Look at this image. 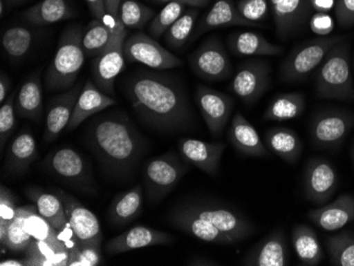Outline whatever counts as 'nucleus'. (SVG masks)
Masks as SVG:
<instances>
[{"label":"nucleus","instance_id":"1","mask_svg":"<svg viewBox=\"0 0 354 266\" xmlns=\"http://www.w3.org/2000/svg\"><path fill=\"white\" fill-rule=\"evenodd\" d=\"M124 96L143 124L162 134L192 130L196 122L186 87L175 75L137 70L122 81Z\"/></svg>","mask_w":354,"mask_h":266},{"label":"nucleus","instance_id":"2","mask_svg":"<svg viewBox=\"0 0 354 266\" xmlns=\"http://www.w3.org/2000/svg\"><path fill=\"white\" fill-rule=\"evenodd\" d=\"M168 220L177 229L207 243L230 245L256 232V226L243 212L214 200L180 202L169 212Z\"/></svg>","mask_w":354,"mask_h":266},{"label":"nucleus","instance_id":"3","mask_svg":"<svg viewBox=\"0 0 354 266\" xmlns=\"http://www.w3.org/2000/svg\"><path fill=\"white\" fill-rule=\"evenodd\" d=\"M85 136L103 168L117 178L135 170L147 149L139 131L120 111L97 117Z\"/></svg>","mask_w":354,"mask_h":266},{"label":"nucleus","instance_id":"4","mask_svg":"<svg viewBox=\"0 0 354 266\" xmlns=\"http://www.w3.org/2000/svg\"><path fill=\"white\" fill-rule=\"evenodd\" d=\"M314 84L317 98L354 102L353 71L348 39L330 50L314 73Z\"/></svg>","mask_w":354,"mask_h":266},{"label":"nucleus","instance_id":"5","mask_svg":"<svg viewBox=\"0 0 354 266\" xmlns=\"http://www.w3.org/2000/svg\"><path fill=\"white\" fill-rule=\"evenodd\" d=\"M83 33L82 28L77 25L64 31L46 73L48 91H68L75 85L86 59L82 46Z\"/></svg>","mask_w":354,"mask_h":266},{"label":"nucleus","instance_id":"6","mask_svg":"<svg viewBox=\"0 0 354 266\" xmlns=\"http://www.w3.org/2000/svg\"><path fill=\"white\" fill-rule=\"evenodd\" d=\"M348 39L347 35L319 37L298 45L286 57L280 67V77L284 82L307 80L323 63L334 46Z\"/></svg>","mask_w":354,"mask_h":266},{"label":"nucleus","instance_id":"7","mask_svg":"<svg viewBox=\"0 0 354 266\" xmlns=\"http://www.w3.org/2000/svg\"><path fill=\"white\" fill-rule=\"evenodd\" d=\"M189 170L190 164L172 151L149 160L142 171L148 200L152 204L164 200Z\"/></svg>","mask_w":354,"mask_h":266},{"label":"nucleus","instance_id":"8","mask_svg":"<svg viewBox=\"0 0 354 266\" xmlns=\"http://www.w3.org/2000/svg\"><path fill=\"white\" fill-rule=\"evenodd\" d=\"M354 126V113L344 108L320 109L310 121V138L318 150L337 151Z\"/></svg>","mask_w":354,"mask_h":266},{"label":"nucleus","instance_id":"9","mask_svg":"<svg viewBox=\"0 0 354 266\" xmlns=\"http://www.w3.org/2000/svg\"><path fill=\"white\" fill-rule=\"evenodd\" d=\"M188 63L194 75L208 82L227 80L234 73L227 50L216 35L205 39L189 55Z\"/></svg>","mask_w":354,"mask_h":266},{"label":"nucleus","instance_id":"10","mask_svg":"<svg viewBox=\"0 0 354 266\" xmlns=\"http://www.w3.org/2000/svg\"><path fill=\"white\" fill-rule=\"evenodd\" d=\"M270 73L272 67L266 59H246L232 77L230 91L244 104L254 105L270 88Z\"/></svg>","mask_w":354,"mask_h":266},{"label":"nucleus","instance_id":"11","mask_svg":"<svg viewBox=\"0 0 354 266\" xmlns=\"http://www.w3.org/2000/svg\"><path fill=\"white\" fill-rule=\"evenodd\" d=\"M125 59L132 63H140L155 70L182 66L183 61L162 47L156 39L145 33H134L125 39L123 44Z\"/></svg>","mask_w":354,"mask_h":266},{"label":"nucleus","instance_id":"12","mask_svg":"<svg viewBox=\"0 0 354 266\" xmlns=\"http://www.w3.org/2000/svg\"><path fill=\"white\" fill-rule=\"evenodd\" d=\"M276 35L282 41L304 32L312 15L311 0H270Z\"/></svg>","mask_w":354,"mask_h":266},{"label":"nucleus","instance_id":"13","mask_svg":"<svg viewBox=\"0 0 354 266\" xmlns=\"http://www.w3.org/2000/svg\"><path fill=\"white\" fill-rule=\"evenodd\" d=\"M55 192L63 202L67 221L77 242L101 249L103 234L98 218L71 194L62 190H55Z\"/></svg>","mask_w":354,"mask_h":266},{"label":"nucleus","instance_id":"14","mask_svg":"<svg viewBox=\"0 0 354 266\" xmlns=\"http://www.w3.org/2000/svg\"><path fill=\"white\" fill-rule=\"evenodd\" d=\"M194 97L209 132L214 138H220L234 111V99L205 85L196 86Z\"/></svg>","mask_w":354,"mask_h":266},{"label":"nucleus","instance_id":"15","mask_svg":"<svg viewBox=\"0 0 354 266\" xmlns=\"http://www.w3.org/2000/svg\"><path fill=\"white\" fill-rule=\"evenodd\" d=\"M127 39L125 28L119 30L111 39L109 47L98 57H95L91 65V73L95 84L109 96H115V80L124 67L123 44Z\"/></svg>","mask_w":354,"mask_h":266},{"label":"nucleus","instance_id":"16","mask_svg":"<svg viewBox=\"0 0 354 266\" xmlns=\"http://www.w3.org/2000/svg\"><path fill=\"white\" fill-rule=\"evenodd\" d=\"M339 187V174L329 160L310 158L304 174V194L315 205L327 204Z\"/></svg>","mask_w":354,"mask_h":266},{"label":"nucleus","instance_id":"17","mask_svg":"<svg viewBox=\"0 0 354 266\" xmlns=\"http://www.w3.org/2000/svg\"><path fill=\"white\" fill-rule=\"evenodd\" d=\"M43 167L59 180L85 186L89 182V171L84 158L71 148H61L53 151L44 160Z\"/></svg>","mask_w":354,"mask_h":266},{"label":"nucleus","instance_id":"18","mask_svg":"<svg viewBox=\"0 0 354 266\" xmlns=\"http://www.w3.org/2000/svg\"><path fill=\"white\" fill-rule=\"evenodd\" d=\"M227 144L225 142H206L194 138H180L178 150L180 156L190 166H194L209 176L220 173L221 162Z\"/></svg>","mask_w":354,"mask_h":266},{"label":"nucleus","instance_id":"19","mask_svg":"<svg viewBox=\"0 0 354 266\" xmlns=\"http://www.w3.org/2000/svg\"><path fill=\"white\" fill-rule=\"evenodd\" d=\"M288 240L281 228L272 230L252 246L242 260L246 266H286L288 264Z\"/></svg>","mask_w":354,"mask_h":266},{"label":"nucleus","instance_id":"20","mask_svg":"<svg viewBox=\"0 0 354 266\" xmlns=\"http://www.w3.org/2000/svg\"><path fill=\"white\" fill-rule=\"evenodd\" d=\"M83 86L82 83H77L68 91L61 93L59 96H55L48 102L45 133H44V139L46 142H55L59 138L62 132L67 129Z\"/></svg>","mask_w":354,"mask_h":266},{"label":"nucleus","instance_id":"21","mask_svg":"<svg viewBox=\"0 0 354 266\" xmlns=\"http://www.w3.org/2000/svg\"><path fill=\"white\" fill-rule=\"evenodd\" d=\"M174 241L175 238L168 232L146 226H135L107 242L105 250L109 256H115L138 248L166 245Z\"/></svg>","mask_w":354,"mask_h":266},{"label":"nucleus","instance_id":"22","mask_svg":"<svg viewBox=\"0 0 354 266\" xmlns=\"http://www.w3.org/2000/svg\"><path fill=\"white\" fill-rule=\"evenodd\" d=\"M224 27L257 28V26L242 17L234 0H216L212 7L198 19L189 41L193 43L201 35Z\"/></svg>","mask_w":354,"mask_h":266},{"label":"nucleus","instance_id":"23","mask_svg":"<svg viewBox=\"0 0 354 266\" xmlns=\"http://www.w3.org/2000/svg\"><path fill=\"white\" fill-rule=\"evenodd\" d=\"M307 218L325 231L343 229L348 224L354 222V196L342 194L332 202L309 210Z\"/></svg>","mask_w":354,"mask_h":266},{"label":"nucleus","instance_id":"24","mask_svg":"<svg viewBox=\"0 0 354 266\" xmlns=\"http://www.w3.org/2000/svg\"><path fill=\"white\" fill-rule=\"evenodd\" d=\"M227 138L236 152L248 158H268L270 155L258 131L240 112L232 117Z\"/></svg>","mask_w":354,"mask_h":266},{"label":"nucleus","instance_id":"25","mask_svg":"<svg viewBox=\"0 0 354 266\" xmlns=\"http://www.w3.org/2000/svg\"><path fill=\"white\" fill-rule=\"evenodd\" d=\"M116 100L111 96L103 93L93 80L88 79L80 93L79 98L75 103L73 116L69 121V131L75 130L81 123L84 122L89 117L103 112L109 107L114 106Z\"/></svg>","mask_w":354,"mask_h":266},{"label":"nucleus","instance_id":"26","mask_svg":"<svg viewBox=\"0 0 354 266\" xmlns=\"http://www.w3.org/2000/svg\"><path fill=\"white\" fill-rule=\"evenodd\" d=\"M228 49L236 57H276L282 55L281 46L268 41L263 35L252 31H236L227 39Z\"/></svg>","mask_w":354,"mask_h":266},{"label":"nucleus","instance_id":"27","mask_svg":"<svg viewBox=\"0 0 354 266\" xmlns=\"http://www.w3.org/2000/svg\"><path fill=\"white\" fill-rule=\"evenodd\" d=\"M264 144L270 152L291 164L298 162L304 151V144L297 133L286 126H276L266 131Z\"/></svg>","mask_w":354,"mask_h":266},{"label":"nucleus","instance_id":"28","mask_svg":"<svg viewBox=\"0 0 354 266\" xmlns=\"http://www.w3.org/2000/svg\"><path fill=\"white\" fill-rule=\"evenodd\" d=\"M37 158V142L29 131H23L15 137L7 151L6 171L14 175H21L29 170Z\"/></svg>","mask_w":354,"mask_h":266},{"label":"nucleus","instance_id":"29","mask_svg":"<svg viewBox=\"0 0 354 266\" xmlns=\"http://www.w3.org/2000/svg\"><path fill=\"white\" fill-rule=\"evenodd\" d=\"M15 108L21 118L39 121L43 117V86L37 71L32 73L17 91Z\"/></svg>","mask_w":354,"mask_h":266},{"label":"nucleus","instance_id":"30","mask_svg":"<svg viewBox=\"0 0 354 266\" xmlns=\"http://www.w3.org/2000/svg\"><path fill=\"white\" fill-rule=\"evenodd\" d=\"M75 12L67 0H41L21 13L26 23L33 26H48L73 19Z\"/></svg>","mask_w":354,"mask_h":266},{"label":"nucleus","instance_id":"31","mask_svg":"<svg viewBox=\"0 0 354 266\" xmlns=\"http://www.w3.org/2000/svg\"><path fill=\"white\" fill-rule=\"evenodd\" d=\"M29 200L35 202L39 216L50 224L57 232L63 231L68 225L66 213L64 209L63 202L59 196L48 193L39 187H29L25 191Z\"/></svg>","mask_w":354,"mask_h":266},{"label":"nucleus","instance_id":"32","mask_svg":"<svg viewBox=\"0 0 354 266\" xmlns=\"http://www.w3.org/2000/svg\"><path fill=\"white\" fill-rule=\"evenodd\" d=\"M292 244L299 261L304 265L316 266L323 261V247L313 228L298 224L292 229Z\"/></svg>","mask_w":354,"mask_h":266},{"label":"nucleus","instance_id":"33","mask_svg":"<svg viewBox=\"0 0 354 266\" xmlns=\"http://www.w3.org/2000/svg\"><path fill=\"white\" fill-rule=\"evenodd\" d=\"M37 213L35 205L19 206L13 221L8 229L5 244L1 248L7 247L13 253H25L28 246L33 241L29 230V218Z\"/></svg>","mask_w":354,"mask_h":266},{"label":"nucleus","instance_id":"34","mask_svg":"<svg viewBox=\"0 0 354 266\" xmlns=\"http://www.w3.org/2000/svg\"><path fill=\"white\" fill-rule=\"evenodd\" d=\"M142 210V188L136 184L132 189L118 194L109 210V221L116 226L131 223Z\"/></svg>","mask_w":354,"mask_h":266},{"label":"nucleus","instance_id":"35","mask_svg":"<svg viewBox=\"0 0 354 266\" xmlns=\"http://www.w3.org/2000/svg\"><path fill=\"white\" fill-rule=\"evenodd\" d=\"M306 111V96L302 93H279L274 97L263 115L266 121L292 120L301 116Z\"/></svg>","mask_w":354,"mask_h":266},{"label":"nucleus","instance_id":"36","mask_svg":"<svg viewBox=\"0 0 354 266\" xmlns=\"http://www.w3.org/2000/svg\"><path fill=\"white\" fill-rule=\"evenodd\" d=\"M25 265H68L69 250L47 242L33 240L25 251Z\"/></svg>","mask_w":354,"mask_h":266},{"label":"nucleus","instance_id":"37","mask_svg":"<svg viewBox=\"0 0 354 266\" xmlns=\"http://www.w3.org/2000/svg\"><path fill=\"white\" fill-rule=\"evenodd\" d=\"M201 8L189 7L164 35L165 43L173 50H178L187 45L196 29Z\"/></svg>","mask_w":354,"mask_h":266},{"label":"nucleus","instance_id":"38","mask_svg":"<svg viewBox=\"0 0 354 266\" xmlns=\"http://www.w3.org/2000/svg\"><path fill=\"white\" fill-rule=\"evenodd\" d=\"M33 30L25 26H13L8 28L1 37V45L6 55L13 59L19 61L24 59L31 50L35 41Z\"/></svg>","mask_w":354,"mask_h":266},{"label":"nucleus","instance_id":"39","mask_svg":"<svg viewBox=\"0 0 354 266\" xmlns=\"http://www.w3.org/2000/svg\"><path fill=\"white\" fill-rule=\"evenodd\" d=\"M118 31L111 29L104 21L93 19L83 33L82 46L86 57L91 59L100 55Z\"/></svg>","mask_w":354,"mask_h":266},{"label":"nucleus","instance_id":"40","mask_svg":"<svg viewBox=\"0 0 354 266\" xmlns=\"http://www.w3.org/2000/svg\"><path fill=\"white\" fill-rule=\"evenodd\" d=\"M330 264L334 266H354V232L347 230L326 239Z\"/></svg>","mask_w":354,"mask_h":266},{"label":"nucleus","instance_id":"41","mask_svg":"<svg viewBox=\"0 0 354 266\" xmlns=\"http://www.w3.org/2000/svg\"><path fill=\"white\" fill-rule=\"evenodd\" d=\"M155 17L154 10L137 0H122L119 9V19L125 29H142Z\"/></svg>","mask_w":354,"mask_h":266},{"label":"nucleus","instance_id":"42","mask_svg":"<svg viewBox=\"0 0 354 266\" xmlns=\"http://www.w3.org/2000/svg\"><path fill=\"white\" fill-rule=\"evenodd\" d=\"M188 6L178 1L166 3L164 9L156 14L149 26V33L153 39H157L164 37L169 28L180 19V15L186 11Z\"/></svg>","mask_w":354,"mask_h":266},{"label":"nucleus","instance_id":"43","mask_svg":"<svg viewBox=\"0 0 354 266\" xmlns=\"http://www.w3.org/2000/svg\"><path fill=\"white\" fill-rule=\"evenodd\" d=\"M17 198L11 190L1 186L0 189V243L3 246L7 238L8 229L10 224L13 221L16 210L19 206L16 205Z\"/></svg>","mask_w":354,"mask_h":266},{"label":"nucleus","instance_id":"44","mask_svg":"<svg viewBox=\"0 0 354 266\" xmlns=\"http://www.w3.org/2000/svg\"><path fill=\"white\" fill-rule=\"evenodd\" d=\"M236 7L246 21L261 27L270 13V0H239Z\"/></svg>","mask_w":354,"mask_h":266},{"label":"nucleus","instance_id":"45","mask_svg":"<svg viewBox=\"0 0 354 266\" xmlns=\"http://www.w3.org/2000/svg\"><path fill=\"white\" fill-rule=\"evenodd\" d=\"M17 93L13 91L9 95L0 107V146L1 149L7 144L8 139L13 134L16 125L15 102Z\"/></svg>","mask_w":354,"mask_h":266},{"label":"nucleus","instance_id":"46","mask_svg":"<svg viewBox=\"0 0 354 266\" xmlns=\"http://www.w3.org/2000/svg\"><path fill=\"white\" fill-rule=\"evenodd\" d=\"M334 12L342 29L354 27V0H336Z\"/></svg>","mask_w":354,"mask_h":266},{"label":"nucleus","instance_id":"47","mask_svg":"<svg viewBox=\"0 0 354 266\" xmlns=\"http://www.w3.org/2000/svg\"><path fill=\"white\" fill-rule=\"evenodd\" d=\"M309 26L315 35L328 37L334 29V21L329 13L314 12L309 19Z\"/></svg>","mask_w":354,"mask_h":266},{"label":"nucleus","instance_id":"48","mask_svg":"<svg viewBox=\"0 0 354 266\" xmlns=\"http://www.w3.org/2000/svg\"><path fill=\"white\" fill-rule=\"evenodd\" d=\"M121 3H122V0H104L105 13H106L104 23L115 31L124 28L119 19V9H120Z\"/></svg>","mask_w":354,"mask_h":266},{"label":"nucleus","instance_id":"49","mask_svg":"<svg viewBox=\"0 0 354 266\" xmlns=\"http://www.w3.org/2000/svg\"><path fill=\"white\" fill-rule=\"evenodd\" d=\"M86 3L93 19L105 21L106 13H105L104 0H86Z\"/></svg>","mask_w":354,"mask_h":266},{"label":"nucleus","instance_id":"50","mask_svg":"<svg viewBox=\"0 0 354 266\" xmlns=\"http://www.w3.org/2000/svg\"><path fill=\"white\" fill-rule=\"evenodd\" d=\"M335 5L336 0H311V11L329 13L335 9Z\"/></svg>","mask_w":354,"mask_h":266},{"label":"nucleus","instance_id":"51","mask_svg":"<svg viewBox=\"0 0 354 266\" xmlns=\"http://www.w3.org/2000/svg\"><path fill=\"white\" fill-rule=\"evenodd\" d=\"M156 3H169L173 1L185 3L188 7L205 8L210 3L212 0H152Z\"/></svg>","mask_w":354,"mask_h":266},{"label":"nucleus","instance_id":"52","mask_svg":"<svg viewBox=\"0 0 354 266\" xmlns=\"http://www.w3.org/2000/svg\"><path fill=\"white\" fill-rule=\"evenodd\" d=\"M11 88L10 79L5 73H1L0 77V103L5 102L6 99L9 97V91Z\"/></svg>","mask_w":354,"mask_h":266},{"label":"nucleus","instance_id":"53","mask_svg":"<svg viewBox=\"0 0 354 266\" xmlns=\"http://www.w3.org/2000/svg\"><path fill=\"white\" fill-rule=\"evenodd\" d=\"M189 265H218L216 262L204 257L194 258L188 262Z\"/></svg>","mask_w":354,"mask_h":266},{"label":"nucleus","instance_id":"54","mask_svg":"<svg viewBox=\"0 0 354 266\" xmlns=\"http://www.w3.org/2000/svg\"><path fill=\"white\" fill-rule=\"evenodd\" d=\"M1 266H26L24 260L8 259L0 262Z\"/></svg>","mask_w":354,"mask_h":266},{"label":"nucleus","instance_id":"55","mask_svg":"<svg viewBox=\"0 0 354 266\" xmlns=\"http://www.w3.org/2000/svg\"><path fill=\"white\" fill-rule=\"evenodd\" d=\"M5 1L10 3V5H21V3H25L27 0H5Z\"/></svg>","mask_w":354,"mask_h":266},{"label":"nucleus","instance_id":"56","mask_svg":"<svg viewBox=\"0 0 354 266\" xmlns=\"http://www.w3.org/2000/svg\"><path fill=\"white\" fill-rule=\"evenodd\" d=\"M5 0L0 1V14H1V17H3V13H5Z\"/></svg>","mask_w":354,"mask_h":266},{"label":"nucleus","instance_id":"57","mask_svg":"<svg viewBox=\"0 0 354 266\" xmlns=\"http://www.w3.org/2000/svg\"><path fill=\"white\" fill-rule=\"evenodd\" d=\"M351 158H352V162H353V164H354V142H353V144H352V146H351Z\"/></svg>","mask_w":354,"mask_h":266},{"label":"nucleus","instance_id":"58","mask_svg":"<svg viewBox=\"0 0 354 266\" xmlns=\"http://www.w3.org/2000/svg\"><path fill=\"white\" fill-rule=\"evenodd\" d=\"M352 65H353V73H354V55H353V61H352Z\"/></svg>","mask_w":354,"mask_h":266}]
</instances>
